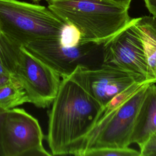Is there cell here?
<instances>
[{
    "label": "cell",
    "instance_id": "cell-4",
    "mask_svg": "<svg viewBox=\"0 0 156 156\" xmlns=\"http://www.w3.org/2000/svg\"><path fill=\"white\" fill-rule=\"evenodd\" d=\"M150 83L144 85L129 99L99 120L86 138L82 156L91 149L126 147L130 144L136 117Z\"/></svg>",
    "mask_w": 156,
    "mask_h": 156
},
{
    "label": "cell",
    "instance_id": "cell-12",
    "mask_svg": "<svg viewBox=\"0 0 156 156\" xmlns=\"http://www.w3.org/2000/svg\"><path fill=\"white\" fill-rule=\"evenodd\" d=\"M21 47L0 32V86L15 77Z\"/></svg>",
    "mask_w": 156,
    "mask_h": 156
},
{
    "label": "cell",
    "instance_id": "cell-9",
    "mask_svg": "<svg viewBox=\"0 0 156 156\" xmlns=\"http://www.w3.org/2000/svg\"><path fill=\"white\" fill-rule=\"evenodd\" d=\"M68 77L102 107L130 85L142 82L127 72L102 63L95 66H78Z\"/></svg>",
    "mask_w": 156,
    "mask_h": 156
},
{
    "label": "cell",
    "instance_id": "cell-5",
    "mask_svg": "<svg viewBox=\"0 0 156 156\" xmlns=\"http://www.w3.org/2000/svg\"><path fill=\"white\" fill-rule=\"evenodd\" d=\"M1 134L4 156H49L38 120L24 110H2Z\"/></svg>",
    "mask_w": 156,
    "mask_h": 156
},
{
    "label": "cell",
    "instance_id": "cell-17",
    "mask_svg": "<svg viewBox=\"0 0 156 156\" xmlns=\"http://www.w3.org/2000/svg\"><path fill=\"white\" fill-rule=\"evenodd\" d=\"M139 147L140 156H156V132L150 135Z\"/></svg>",
    "mask_w": 156,
    "mask_h": 156
},
{
    "label": "cell",
    "instance_id": "cell-1",
    "mask_svg": "<svg viewBox=\"0 0 156 156\" xmlns=\"http://www.w3.org/2000/svg\"><path fill=\"white\" fill-rule=\"evenodd\" d=\"M52 104L47 135L51 155L82 156L102 107L69 77L61 80Z\"/></svg>",
    "mask_w": 156,
    "mask_h": 156
},
{
    "label": "cell",
    "instance_id": "cell-15",
    "mask_svg": "<svg viewBox=\"0 0 156 156\" xmlns=\"http://www.w3.org/2000/svg\"><path fill=\"white\" fill-rule=\"evenodd\" d=\"M83 156H140V153L129 146L91 149L85 152Z\"/></svg>",
    "mask_w": 156,
    "mask_h": 156
},
{
    "label": "cell",
    "instance_id": "cell-21",
    "mask_svg": "<svg viewBox=\"0 0 156 156\" xmlns=\"http://www.w3.org/2000/svg\"><path fill=\"white\" fill-rule=\"evenodd\" d=\"M32 1H35V2H38V1H40V0H32Z\"/></svg>",
    "mask_w": 156,
    "mask_h": 156
},
{
    "label": "cell",
    "instance_id": "cell-2",
    "mask_svg": "<svg viewBox=\"0 0 156 156\" xmlns=\"http://www.w3.org/2000/svg\"><path fill=\"white\" fill-rule=\"evenodd\" d=\"M65 23L77 27L81 43L102 45L130 22L129 8L111 0H45Z\"/></svg>",
    "mask_w": 156,
    "mask_h": 156
},
{
    "label": "cell",
    "instance_id": "cell-14",
    "mask_svg": "<svg viewBox=\"0 0 156 156\" xmlns=\"http://www.w3.org/2000/svg\"><path fill=\"white\" fill-rule=\"evenodd\" d=\"M156 83L154 80H146L144 82H135L129 87L115 94L103 107L101 108L96 122L101 119L105 117L109 113L113 111L120 105L123 104L129 99L134 94H135L144 85L150 83Z\"/></svg>",
    "mask_w": 156,
    "mask_h": 156
},
{
    "label": "cell",
    "instance_id": "cell-18",
    "mask_svg": "<svg viewBox=\"0 0 156 156\" xmlns=\"http://www.w3.org/2000/svg\"><path fill=\"white\" fill-rule=\"evenodd\" d=\"M145 5L151 14L156 16V0H144Z\"/></svg>",
    "mask_w": 156,
    "mask_h": 156
},
{
    "label": "cell",
    "instance_id": "cell-6",
    "mask_svg": "<svg viewBox=\"0 0 156 156\" xmlns=\"http://www.w3.org/2000/svg\"><path fill=\"white\" fill-rule=\"evenodd\" d=\"M15 78L24 89L29 102L42 108L52 104L61 82L57 73L23 46L20 49Z\"/></svg>",
    "mask_w": 156,
    "mask_h": 156
},
{
    "label": "cell",
    "instance_id": "cell-10",
    "mask_svg": "<svg viewBox=\"0 0 156 156\" xmlns=\"http://www.w3.org/2000/svg\"><path fill=\"white\" fill-rule=\"evenodd\" d=\"M156 132V85H149L146 95L138 113L131 144L141 145L152 133Z\"/></svg>",
    "mask_w": 156,
    "mask_h": 156
},
{
    "label": "cell",
    "instance_id": "cell-13",
    "mask_svg": "<svg viewBox=\"0 0 156 156\" xmlns=\"http://www.w3.org/2000/svg\"><path fill=\"white\" fill-rule=\"evenodd\" d=\"M26 102H29L26 93L16 78L0 86V110H9Z\"/></svg>",
    "mask_w": 156,
    "mask_h": 156
},
{
    "label": "cell",
    "instance_id": "cell-8",
    "mask_svg": "<svg viewBox=\"0 0 156 156\" xmlns=\"http://www.w3.org/2000/svg\"><path fill=\"white\" fill-rule=\"evenodd\" d=\"M102 46L88 42L69 47L62 44L60 39H51L32 41L24 48L64 79L69 77L78 66H95L90 61Z\"/></svg>",
    "mask_w": 156,
    "mask_h": 156
},
{
    "label": "cell",
    "instance_id": "cell-16",
    "mask_svg": "<svg viewBox=\"0 0 156 156\" xmlns=\"http://www.w3.org/2000/svg\"><path fill=\"white\" fill-rule=\"evenodd\" d=\"M82 35L79 30L72 24H67L64 28L60 41L66 46H76L81 43Z\"/></svg>",
    "mask_w": 156,
    "mask_h": 156
},
{
    "label": "cell",
    "instance_id": "cell-19",
    "mask_svg": "<svg viewBox=\"0 0 156 156\" xmlns=\"http://www.w3.org/2000/svg\"><path fill=\"white\" fill-rule=\"evenodd\" d=\"M111 1L129 9L130 3L132 0H111Z\"/></svg>",
    "mask_w": 156,
    "mask_h": 156
},
{
    "label": "cell",
    "instance_id": "cell-20",
    "mask_svg": "<svg viewBox=\"0 0 156 156\" xmlns=\"http://www.w3.org/2000/svg\"><path fill=\"white\" fill-rule=\"evenodd\" d=\"M2 110H0V156H4L2 142H1V112Z\"/></svg>",
    "mask_w": 156,
    "mask_h": 156
},
{
    "label": "cell",
    "instance_id": "cell-7",
    "mask_svg": "<svg viewBox=\"0 0 156 156\" xmlns=\"http://www.w3.org/2000/svg\"><path fill=\"white\" fill-rule=\"evenodd\" d=\"M135 18L102 46V63L127 72L140 81L151 80Z\"/></svg>",
    "mask_w": 156,
    "mask_h": 156
},
{
    "label": "cell",
    "instance_id": "cell-3",
    "mask_svg": "<svg viewBox=\"0 0 156 156\" xmlns=\"http://www.w3.org/2000/svg\"><path fill=\"white\" fill-rule=\"evenodd\" d=\"M67 24L48 7L18 0H0V32L20 46L60 39Z\"/></svg>",
    "mask_w": 156,
    "mask_h": 156
},
{
    "label": "cell",
    "instance_id": "cell-11",
    "mask_svg": "<svg viewBox=\"0 0 156 156\" xmlns=\"http://www.w3.org/2000/svg\"><path fill=\"white\" fill-rule=\"evenodd\" d=\"M147 61L148 78L156 82V16H144L135 18Z\"/></svg>",
    "mask_w": 156,
    "mask_h": 156
}]
</instances>
